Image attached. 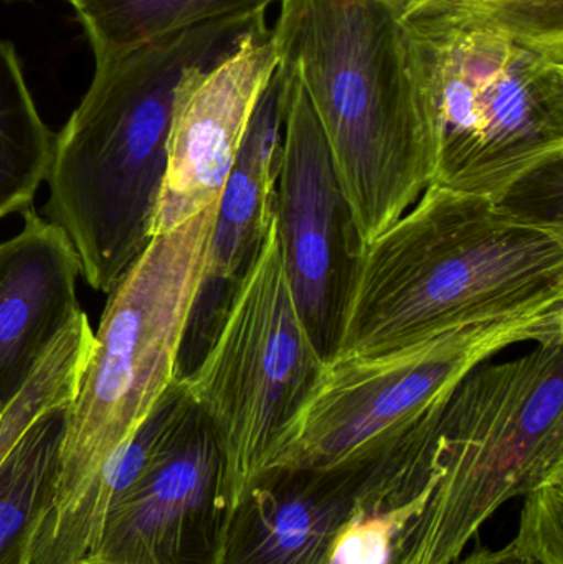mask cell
<instances>
[{
  "instance_id": "cell-24",
  "label": "cell",
  "mask_w": 563,
  "mask_h": 564,
  "mask_svg": "<svg viewBox=\"0 0 563 564\" xmlns=\"http://www.w3.org/2000/svg\"><path fill=\"white\" fill-rule=\"evenodd\" d=\"M458 564H539L519 553L512 543L499 550L478 549Z\"/></svg>"
},
{
  "instance_id": "cell-22",
  "label": "cell",
  "mask_w": 563,
  "mask_h": 564,
  "mask_svg": "<svg viewBox=\"0 0 563 564\" xmlns=\"http://www.w3.org/2000/svg\"><path fill=\"white\" fill-rule=\"evenodd\" d=\"M409 522L402 512L354 513L334 540L329 564H397V539Z\"/></svg>"
},
{
  "instance_id": "cell-9",
  "label": "cell",
  "mask_w": 563,
  "mask_h": 564,
  "mask_svg": "<svg viewBox=\"0 0 563 564\" xmlns=\"http://www.w3.org/2000/svg\"><path fill=\"white\" fill-rule=\"evenodd\" d=\"M281 158L274 225L297 311L324 360L333 357L359 245L323 129L296 73L278 63Z\"/></svg>"
},
{
  "instance_id": "cell-8",
  "label": "cell",
  "mask_w": 563,
  "mask_h": 564,
  "mask_svg": "<svg viewBox=\"0 0 563 564\" xmlns=\"http://www.w3.org/2000/svg\"><path fill=\"white\" fill-rule=\"evenodd\" d=\"M323 364L297 311L273 221L207 354L182 380L220 440L228 513L260 473L271 443L310 393Z\"/></svg>"
},
{
  "instance_id": "cell-2",
  "label": "cell",
  "mask_w": 563,
  "mask_h": 564,
  "mask_svg": "<svg viewBox=\"0 0 563 564\" xmlns=\"http://www.w3.org/2000/svg\"><path fill=\"white\" fill-rule=\"evenodd\" d=\"M191 26L95 66L55 135L46 220L68 238L89 288L109 294L154 240L178 88L257 20Z\"/></svg>"
},
{
  "instance_id": "cell-16",
  "label": "cell",
  "mask_w": 563,
  "mask_h": 564,
  "mask_svg": "<svg viewBox=\"0 0 563 564\" xmlns=\"http://www.w3.org/2000/svg\"><path fill=\"white\" fill-rule=\"evenodd\" d=\"M85 29L96 65L191 26L258 19L281 0H66Z\"/></svg>"
},
{
  "instance_id": "cell-13",
  "label": "cell",
  "mask_w": 563,
  "mask_h": 564,
  "mask_svg": "<svg viewBox=\"0 0 563 564\" xmlns=\"http://www.w3.org/2000/svg\"><path fill=\"white\" fill-rule=\"evenodd\" d=\"M370 473L372 464L324 473L261 470L228 513L214 564H329Z\"/></svg>"
},
{
  "instance_id": "cell-14",
  "label": "cell",
  "mask_w": 563,
  "mask_h": 564,
  "mask_svg": "<svg viewBox=\"0 0 563 564\" xmlns=\"http://www.w3.org/2000/svg\"><path fill=\"white\" fill-rule=\"evenodd\" d=\"M79 276L66 235L35 212L25 214L19 235L0 245V410L26 387L83 311Z\"/></svg>"
},
{
  "instance_id": "cell-19",
  "label": "cell",
  "mask_w": 563,
  "mask_h": 564,
  "mask_svg": "<svg viewBox=\"0 0 563 564\" xmlns=\"http://www.w3.org/2000/svg\"><path fill=\"white\" fill-rule=\"evenodd\" d=\"M93 338L95 332L82 311L55 341L26 387L0 411V464L36 417L75 398Z\"/></svg>"
},
{
  "instance_id": "cell-7",
  "label": "cell",
  "mask_w": 563,
  "mask_h": 564,
  "mask_svg": "<svg viewBox=\"0 0 563 564\" xmlns=\"http://www.w3.org/2000/svg\"><path fill=\"white\" fill-rule=\"evenodd\" d=\"M563 341V307L456 325L373 357H331L261 470L357 469L405 444L458 384L518 344Z\"/></svg>"
},
{
  "instance_id": "cell-15",
  "label": "cell",
  "mask_w": 563,
  "mask_h": 564,
  "mask_svg": "<svg viewBox=\"0 0 563 564\" xmlns=\"http://www.w3.org/2000/svg\"><path fill=\"white\" fill-rule=\"evenodd\" d=\"M184 397V383L175 380L66 512L36 517L26 539L25 564H82L95 553L109 509L154 459Z\"/></svg>"
},
{
  "instance_id": "cell-4",
  "label": "cell",
  "mask_w": 563,
  "mask_h": 564,
  "mask_svg": "<svg viewBox=\"0 0 563 564\" xmlns=\"http://www.w3.org/2000/svg\"><path fill=\"white\" fill-rule=\"evenodd\" d=\"M402 23L433 184L505 204L561 167L563 50L519 39L462 2Z\"/></svg>"
},
{
  "instance_id": "cell-6",
  "label": "cell",
  "mask_w": 563,
  "mask_h": 564,
  "mask_svg": "<svg viewBox=\"0 0 563 564\" xmlns=\"http://www.w3.org/2000/svg\"><path fill=\"white\" fill-rule=\"evenodd\" d=\"M217 208L212 205L175 230L155 235L109 292L66 410L58 474L40 519L62 516L83 496L174 383Z\"/></svg>"
},
{
  "instance_id": "cell-10",
  "label": "cell",
  "mask_w": 563,
  "mask_h": 564,
  "mask_svg": "<svg viewBox=\"0 0 563 564\" xmlns=\"http://www.w3.org/2000/svg\"><path fill=\"white\" fill-rule=\"evenodd\" d=\"M227 516L220 440L185 390L154 459L112 503L82 564H214Z\"/></svg>"
},
{
  "instance_id": "cell-12",
  "label": "cell",
  "mask_w": 563,
  "mask_h": 564,
  "mask_svg": "<svg viewBox=\"0 0 563 564\" xmlns=\"http://www.w3.org/2000/svg\"><path fill=\"white\" fill-rule=\"evenodd\" d=\"M281 158V91L278 68L251 116L218 200L204 278L178 351L175 380L191 377L217 335L238 281L274 221Z\"/></svg>"
},
{
  "instance_id": "cell-11",
  "label": "cell",
  "mask_w": 563,
  "mask_h": 564,
  "mask_svg": "<svg viewBox=\"0 0 563 564\" xmlns=\"http://www.w3.org/2000/svg\"><path fill=\"white\" fill-rule=\"evenodd\" d=\"M278 63L273 26L260 19L220 58L187 73L175 98L154 235L175 230L218 204Z\"/></svg>"
},
{
  "instance_id": "cell-18",
  "label": "cell",
  "mask_w": 563,
  "mask_h": 564,
  "mask_svg": "<svg viewBox=\"0 0 563 564\" xmlns=\"http://www.w3.org/2000/svg\"><path fill=\"white\" fill-rule=\"evenodd\" d=\"M69 403L36 417L0 464V564H25L30 527L52 500Z\"/></svg>"
},
{
  "instance_id": "cell-3",
  "label": "cell",
  "mask_w": 563,
  "mask_h": 564,
  "mask_svg": "<svg viewBox=\"0 0 563 564\" xmlns=\"http://www.w3.org/2000/svg\"><path fill=\"white\" fill-rule=\"evenodd\" d=\"M280 62L323 129L360 248L433 184L405 26L386 0H281Z\"/></svg>"
},
{
  "instance_id": "cell-5",
  "label": "cell",
  "mask_w": 563,
  "mask_h": 564,
  "mask_svg": "<svg viewBox=\"0 0 563 564\" xmlns=\"http://www.w3.org/2000/svg\"><path fill=\"white\" fill-rule=\"evenodd\" d=\"M563 480V341L476 367L439 421L432 486L397 564H453L516 497Z\"/></svg>"
},
{
  "instance_id": "cell-23",
  "label": "cell",
  "mask_w": 563,
  "mask_h": 564,
  "mask_svg": "<svg viewBox=\"0 0 563 564\" xmlns=\"http://www.w3.org/2000/svg\"><path fill=\"white\" fill-rule=\"evenodd\" d=\"M402 22L458 6L462 0H386Z\"/></svg>"
},
{
  "instance_id": "cell-20",
  "label": "cell",
  "mask_w": 563,
  "mask_h": 564,
  "mask_svg": "<svg viewBox=\"0 0 563 564\" xmlns=\"http://www.w3.org/2000/svg\"><path fill=\"white\" fill-rule=\"evenodd\" d=\"M512 546L539 564H563V480L526 494Z\"/></svg>"
},
{
  "instance_id": "cell-1",
  "label": "cell",
  "mask_w": 563,
  "mask_h": 564,
  "mask_svg": "<svg viewBox=\"0 0 563 564\" xmlns=\"http://www.w3.org/2000/svg\"><path fill=\"white\" fill-rule=\"evenodd\" d=\"M554 307L562 218L432 184L357 253L333 357H373L456 325Z\"/></svg>"
},
{
  "instance_id": "cell-25",
  "label": "cell",
  "mask_w": 563,
  "mask_h": 564,
  "mask_svg": "<svg viewBox=\"0 0 563 564\" xmlns=\"http://www.w3.org/2000/svg\"><path fill=\"white\" fill-rule=\"evenodd\" d=\"M0 411H2V410H0Z\"/></svg>"
},
{
  "instance_id": "cell-21",
  "label": "cell",
  "mask_w": 563,
  "mask_h": 564,
  "mask_svg": "<svg viewBox=\"0 0 563 564\" xmlns=\"http://www.w3.org/2000/svg\"><path fill=\"white\" fill-rule=\"evenodd\" d=\"M462 7L519 39L563 50V0H462Z\"/></svg>"
},
{
  "instance_id": "cell-17",
  "label": "cell",
  "mask_w": 563,
  "mask_h": 564,
  "mask_svg": "<svg viewBox=\"0 0 563 564\" xmlns=\"http://www.w3.org/2000/svg\"><path fill=\"white\" fill-rule=\"evenodd\" d=\"M55 135L33 101L15 46L0 40V220L32 207Z\"/></svg>"
}]
</instances>
